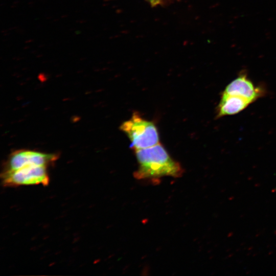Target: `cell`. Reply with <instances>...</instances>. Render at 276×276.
<instances>
[{
    "instance_id": "cell-1",
    "label": "cell",
    "mask_w": 276,
    "mask_h": 276,
    "mask_svg": "<svg viewBox=\"0 0 276 276\" xmlns=\"http://www.w3.org/2000/svg\"><path fill=\"white\" fill-rule=\"evenodd\" d=\"M138 168L134 177L139 180H155L170 176L179 177L183 169L179 163L173 159L162 144L135 150Z\"/></svg>"
},
{
    "instance_id": "cell-2",
    "label": "cell",
    "mask_w": 276,
    "mask_h": 276,
    "mask_svg": "<svg viewBox=\"0 0 276 276\" xmlns=\"http://www.w3.org/2000/svg\"><path fill=\"white\" fill-rule=\"evenodd\" d=\"M129 139L131 148L136 150L153 146L159 143V135L155 124L144 119L137 112L123 123L120 127Z\"/></svg>"
},
{
    "instance_id": "cell-3",
    "label": "cell",
    "mask_w": 276,
    "mask_h": 276,
    "mask_svg": "<svg viewBox=\"0 0 276 276\" xmlns=\"http://www.w3.org/2000/svg\"><path fill=\"white\" fill-rule=\"evenodd\" d=\"M1 177L4 187L47 186L50 181L48 167L44 166L28 165L12 171H2Z\"/></svg>"
},
{
    "instance_id": "cell-4",
    "label": "cell",
    "mask_w": 276,
    "mask_h": 276,
    "mask_svg": "<svg viewBox=\"0 0 276 276\" xmlns=\"http://www.w3.org/2000/svg\"><path fill=\"white\" fill-rule=\"evenodd\" d=\"M57 159L55 154L44 153L29 150L12 152L5 163L2 171H12L28 165L47 166Z\"/></svg>"
},
{
    "instance_id": "cell-5",
    "label": "cell",
    "mask_w": 276,
    "mask_h": 276,
    "mask_svg": "<svg viewBox=\"0 0 276 276\" xmlns=\"http://www.w3.org/2000/svg\"><path fill=\"white\" fill-rule=\"evenodd\" d=\"M222 92L241 96L252 103L263 96L265 91L261 87L256 86L246 75L241 74L231 82Z\"/></svg>"
},
{
    "instance_id": "cell-6",
    "label": "cell",
    "mask_w": 276,
    "mask_h": 276,
    "mask_svg": "<svg viewBox=\"0 0 276 276\" xmlns=\"http://www.w3.org/2000/svg\"><path fill=\"white\" fill-rule=\"evenodd\" d=\"M252 103L241 96L221 93L217 108V118L237 114L247 107Z\"/></svg>"
},
{
    "instance_id": "cell-7",
    "label": "cell",
    "mask_w": 276,
    "mask_h": 276,
    "mask_svg": "<svg viewBox=\"0 0 276 276\" xmlns=\"http://www.w3.org/2000/svg\"><path fill=\"white\" fill-rule=\"evenodd\" d=\"M152 5H156L162 2L164 0H148Z\"/></svg>"
}]
</instances>
